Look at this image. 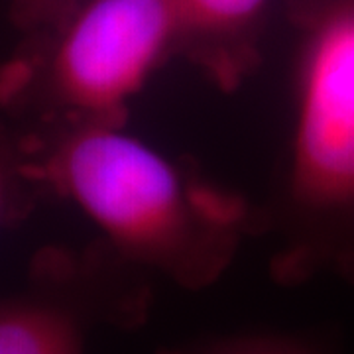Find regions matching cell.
<instances>
[{
	"label": "cell",
	"mask_w": 354,
	"mask_h": 354,
	"mask_svg": "<svg viewBox=\"0 0 354 354\" xmlns=\"http://www.w3.org/2000/svg\"><path fill=\"white\" fill-rule=\"evenodd\" d=\"M48 185L93 221L118 252L185 288L215 281L239 241V205L191 181L167 156L122 124L75 122L38 158Z\"/></svg>",
	"instance_id": "obj_1"
},
{
	"label": "cell",
	"mask_w": 354,
	"mask_h": 354,
	"mask_svg": "<svg viewBox=\"0 0 354 354\" xmlns=\"http://www.w3.org/2000/svg\"><path fill=\"white\" fill-rule=\"evenodd\" d=\"M288 191L317 260L354 278V0L317 14L295 79Z\"/></svg>",
	"instance_id": "obj_2"
},
{
	"label": "cell",
	"mask_w": 354,
	"mask_h": 354,
	"mask_svg": "<svg viewBox=\"0 0 354 354\" xmlns=\"http://www.w3.org/2000/svg\"><path fill=\"white\" fill-rule=\"evenodd\" d=\"M59 28L41 91L65 124H122L128 102L181 46L176 0H87Z\"/></svg>",
	"instance_id": "obj_3"
},
{
	"label": "cell",
	"mask_w": 354,
	"mask_h": 354,
	"mask_svg": "<svg viewBox=\"0 0 354 354\" xmlns=\"http://www.w3.org/2000/svg\"><path fill=\"white\" fill-rule=\"evenodd\" d=\"M0 354H85L79 317L44 297L0 301Z\"/></svg>",
	"instance_id": "obj_4"
},
{
	"label": "cell",
	"mask_w": 354,
	"mask_h": 354,
	"mask_svg": "<svg viewBox=\"0 0 354 354\" xmlns=\"http://www.w3.org/2000/svg\"><path fill=\"white\" fill-rule=\"evenodd\" d=\"M268 0H176L181 46H195L205 59L223 64L232 41L264 10Z\"/></svg>",
	"instance_id": "obj_5"
},
{
	"label": "cell",
	"mask_w": 354,
	"mask_h": 354,
	"mask_svg": "<svg viewBox=\"0 0 354 354\" xmlns=\"http://www.w3.org/2000/svg\"><path fill=\"white\" fill-rule=\"evenodd\" d=\"M36 185L28 153L0 122V227L12 225L30 209V193Z\"/></svg>",
	"instance_id": "obj_6"
},
{
	"label": "cell",
	"mask_w": 354,
	"mask_h": 354,
	"mask_svg": "<svg viewBox=\"0 0 354 354\" xmlns=\"http://www.w3.org/2000/svg\"><path fill=\"white\" fill-rule=\"evenodd\" d=\"M162 354H317L301 342L279 337H239L209 342L191 351H174Z\"/></svg>",
	"instance_id": "obj_7"
},
{
	"label": "cell",
	"mask_w": 354,
	"mask_h": 354,
	"mask_svg": "<svg viewBox=\"0 0 354 354\" xmlns=\"http://www.w3.org/2000/svg\"><path fill=\"white\" fill-rule=\"evenodd\" d=\"M79 0H14L18 20L28 24H62L77 8Z\"/></svg>",
	"instance_id": "obj_8"
}]
</instances>
